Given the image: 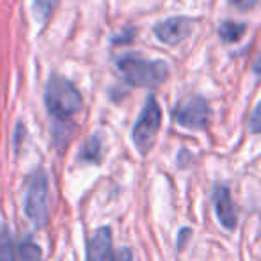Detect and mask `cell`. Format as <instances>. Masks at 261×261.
Here are the masks:
<instances>
[{
  "label": "cell",
  "instance_id": "cell-18",
  "mask_svg": "<svg viewBox=\"0 0 261 261\" xmlns=\"http://www.w3.org/2000/svg\"><path fill=\"white\" fill-rule=\"evenodd\" d=\"M252 71H254V75L261 76V54L254 59V62H252Z\"/></svg>",
  "mask_w": 261,
  "mask_h": 261
},
{
  "label": "cell",
  "instance_id": "cell-5",
  "mask_svg": "<svg viewBox=\"0 0 261 261\" xmlns=\"http://www.w3.org/2000/svg\"><path fill=\"white\" fill-rule=\"evenodd\" d=\"M210 116H212V110L203 96L189 98L172 110V117L176 119V123L189 130H204L210 123Z\"/></svg>",
  "mask_w": 261,
  "mask_h": 261
},
{
  "label": "cell",
  "instance_id": "cell-8",
  "mask_svg": "<svg viewBox=\"0 0 261 261\" xmlns=\"http://www.w3.org/2000/svg\"><path fill=\"white\" fill-rule=\"evenodd\" d=\"M87 261H110L112 258V231L110 227H100L87 240Z\"/></svg>",
  "mask_w": 261,
  "mask_h": 261
},
{
  "label": "cell",
  "instance_id": "cell-15",
  "mask_svg": "<svg viewBox=\"0 0 261 261\" xmlns=\"http://www.w3.org/2000/svg\"><path fill=\"white\" fill-rule=\"evenodd\" d=\"M110 261H132V251L126 247L117 249V251L112 252V258H110Z\"/></svg>",
  "mask_w": 261,
  "mask_h": 261
},
{
  "label": "cell",
  "instance_id": "cell-6",
  "mask_svg": "<svg viewBox=\"0 0 261 261\" xmlns=\"http://www.w3.org/2000/svg\"><path fill=\"white\" fill-rule=\"evenodd\" d=\"M192 23L194 21L185 16H172L156 23L153 27V32H155L158 41H162L164 45L174 46L189 38L192 32Z\"/></svg>",
  "mask_w": 261,
  "mask_h": 261
},
{
  "label": "cell",
  "instance_id": "cell-11",
  "mask_svg": "<svg viewBox=\"0 0 261 261\" xmlns=\"http://www.w3.org/2000/svg\"><path fill=\"white\" fill-rule=\"evenodd\" d=\"M20 258L21 261H41L43 251L32 238H25L20 245Z\"/></svg>",
  "mask_w": 261,
  "mask_h": 261
},
{
  "label": "cell",
  "instance_id": "cell-12",
  "mask_svg": "<svg viewBox=\"0 0 261 261\" xmlns=\"http://www.w3.org/2000/svg\"><path fill=\"white\" fill-rule=\"evenodd\" d=\"M0 261H14L13 238L6 226H0Z\"/></svg>",
  "mask_w": 261,
  "mask_h": 261
},
{
  "label": "cell",
  "instance_id": "cell-4",
  "mask_svg": "<svg viewBox=\"0 0 261 261\" xmlns=\"http://www.w3.org/2000/svg\"><path fill=\"white\" fill-rule=\"evenodd\" d=\"M162 124V109L155 100V96H149L139 116L137 123L132 130V141L141 155H148L156 142V135L160 132Z\"/></svg>",
  "mask_w": 261,
  "mask_h": 261
},
{
  "label": "cell",
  "instance_id": "cell-14",
  "mask_svg": "<svg viewBox=\"0 0 261 261\" xmlns=\"http://www.w3.org/2000/svg\"><path fill=\"white\" fill-rule=\"evenodd\" d=\"M249 128H251L252 134H261V101L254 109L251 119H249Z\"/></svg>",
  "mask_w": 261,
  "mask_h": 261
},
{
  "label": "cell",
  "instance_id": "cell-3",
  "mask_svg": "<svg viewBox=\"0 0 261 261\" xmlns=\"http://www.w3.org/2000/svg\"><path fill=\"white\" fill-rule=\"evenodd\" d=\"M25 213L34 227L41 229L50 220V183L43 169L32 172L25 194Z\"/></svg>",
  "mask_w": 261,
  "mask_h": 261
},
{
  "label": "cell",
  "instance_id": "cell-13",
  "mask_svg": "<svg viewBox=\"0 0 261 261\" xmlns=\"http://www.w3.org/2000/svg\"><path fill=\"white\" fill-rule=\"evenodd\" d=\"M55 4H57V0H34V2H32V7H34L36 13L45 20V18H48L50 14H52Z\"/></svg>",
  "mask_w": 261,
  "mask_h": 261
},
{
  "label": "cell",
  "instance_id": "cell-16",
  "mask_svg": "<svg viewBox=\"0 0 261 261\" xmlns=\"http://www.w3.org/2000/svg\"><path fill=\"white\" fill-rule=\"evenodd\" d=\"M258 2H259V0H231V4H233L234 7H238V9H244V11L252 9V7H254Z\"/></svg>",
  "mask_w": 261,
  "mask_h": 261
},
{
  "label": "cell",
  "instance_id": "cell-9",
  "mask_svg": "<svg viewBox=\"0 0 261 261\" xmlns=\"http://www.w3.org/2000/svg\"><path fill=\"white\" fill-rule=\"evenodd\" d=\"M79 158L82 162H89V164H100L101 158H103V141H101L100 135H91L84 142Z\"/></svg>",
  "mask_w": 261,
  "mask_h": 261
},
{
  "label": "cell",
  "instance_id": "cell-7",
  "mask_svg": "<svg viewBox=\"0 0 261 261\" xmlns=\"http://www.w3.org/2000/svg\"><path fill=\"white\" fill-rule=\"evenodd\" d=\"M213 204H215V213L219 222L227 231H233L237 227V210H234L231 192L227 187L219 185L213 190Z\"/></svg>",
  "mask_w": 261,
  "mask_h": 261
},
{
  "label": "cell",
  "instance_id": "cell-2",
  "mask_svg": "<svg viewBox=\"0 0 261 261\" xmlns=\"http://www.w3.org/2000/svg\"><path fill=\"white\" fill-rule=\"evenodd\" d=\"M116 66L130 86L156 87L169 76V64L162 59H146L139 54H124L117 57Z\"/></svg>",
  "mask_w": 261,
  "mask_h": 261
},
{
  "label": "cell",
  "instance_id": "cell-17",
  "mask_svg": "<svg viewBox=\"0 0 261 261\" xmlns=\"http://www.w3.org/2000/svg\"><path fill=\"white\" fill-rule=\"evenodd\" d=\"M190 234H192V229H181V233H179V238H178V249H183L185 247V240L187 238H190Z\"/></svg>",
  "mask_w": 261,
  "mask_h": 261
},
{
  "label": "cell",
  "instance_id": "cell-1",
  "mask_svg": "<svg viewBox=\"0 0 261 261\" xmlns=\"http://www.w3.org/2000/svg\"><path fill=\"white\" fill-rule=\"evenodd\" d=\"M82 94L66 76L54 73L45 86V105L57 124H66L82 109Z\"/></svg>",
  "mask_w": 261,
  "mask_h": 261
},
{
  "label": "cell",
  "instance_id": "cell-10",
  "mask_svg": "<svg viewBox=\"0 0 261 261\" xmlns=\"http://www.w3.org/2000/svg\"><path fill=\"white\" fill-rule=\"evenodd\" d=\"M247 32V25L240 21H222L219 27V38L224 43H237L242 39V36Z\"/></svg>",
  "mask_w": 261,
  "mask_h": 261
}]
</instances>
